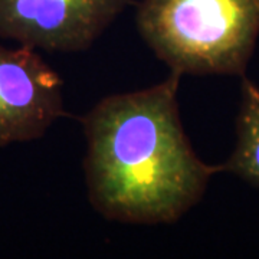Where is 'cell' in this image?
I'll list each match as a JSON object with an SVG mask.
<instances>
[{"label": "cell", "instance_id": "2", "mask_svg": "<svg viewBox=\"0 0 259 259\" xmlns=\"http://www.w3.org/2000/svg\"><path fill=\"white\" fill-rule=\"evenodd\" d=\"M137 29L173 72L242 78L259 36V0H141Z\"/></svg>", "mask_w": 259, "mask_h": 259}, {"label": "cell", "instance_id": "5", "mask_svg": "<svg viewBox=\"0 0 259 259\" xmlns=\"http://www.w3.org/2000/svg\"><path fill=\"white\" fill-rule=\"evenodd\" d=\"M241 104L236 117V144L223 171L259 187V87L241 78Z\"/></svg>", "mask_w": 259, "mask_h": 259}, {"label": "cell", "instance_id": "1", "mask_svg": "<svg viewBox=\"0 0 259 259\" xmlns=\"http://www.w3.org/2000/svg\"><path fill=\"white\" fill-rule=\"evenodd\" d=\"M182 75L134 93L114 94L81 118L90 204L104 219L130 225L180 221L203 199L222 164L196 154L180 120Z\"/></svg>", "mask_w": 259, "mask_h": 259}, {"label": "cell", "instance_id": "3", "mask_svg": "<svg viewBox=\"0 0 259 259\" xmlns=\"http://www.w3.org/2000/svg\"><path fill=\"white\" fill-rule=\"evenodd\" d=\"M128 0H0V37L47 52H81Z\"/></svg>", "mask_w": 259, "mask_h": 259}, {"label": "cell", "instance_id": "4", "mask_svg": "<svg viewBox=\"0 0 259 259\" xmlns=\"http://www.w3.org/2000/svg\"><path fill=\"white\" fill-rule=\"evenodd\" d=\"M65 115L55 69L33 48L0 45V147L42 139Z\"/></svg>", "mask_w": 259, "mask_h": 259}]
</instances>
